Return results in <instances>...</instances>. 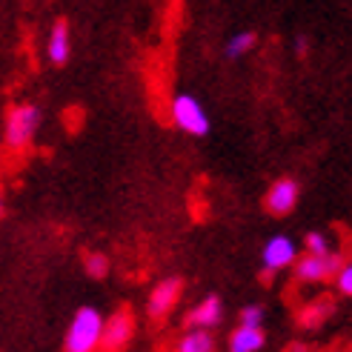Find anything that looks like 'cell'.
Instances as JSON below:
<instances>
[{"instance_id": "1", "label": "cell", "mask_w": 352, "mask_h": 352, "mask_svg": "<svg viewBox=\"0 0 352 352\" xmlns=\"http://www.w3.org/2000/svg\"><path fill=\"white\" fill-rule=\"evenodd\" d=\"M100 329H103V315L95 307H80L66 327L63 352H98Z\"/></svg>"}, {"instance_id": "2", "label": "cell", "mask_w": 352, "mask_h": 352, "mask_svg": "<svg viewBox=\"0 0 352 352\" xmlns=\"http://www.w3.org/2000/svg\"><path fill=\"white\" fill-rule=\"evenodd\" d=\"M41 118H43V112H41V107H34V103H21V107H14L6 118V129H3L6 146L14 152L26 149L41 129Z\"/></svg>"}, {"instance_id": "3", "label": "cell", "mask_w": 352, "mask_h": 352, "mask_svg": "<svg viewBox=\"0 0 352 352\" xmlns=\"http://www.w3.org/2000/svg\"><path fill=\"white\" fill-rule=\"evenodd\" d=\"M172 120L181 132L192 135V138H204L209 135V112L204 109V103L195 95H178L172 100Z\"/></svg>"}, {"instance_id": "4", "label": "cell", "mask_w": 352, "mask_h": 352, "mask_svg": "<svg viewBox=\"0 0 352 352\" xmlns=\"http://www.w3.org/2000/svg\"><path fill=\"white\" fill-rule=\"evenodd\" d=\"M341 263L344 258L338 252L304 255V258H295L292 270H295V280H301V284H324V280H332V275L338 272Z\"/></svg>"}, {"instance_id": "5", "label": "cell", "mask_w": 352, "mask_h": 352, "mask_svg": "<svg viewBox=\"0 0 352 352\" xmlns=\"http://www.w3.org/2000/svg\"><path fill=\"white\" fill-rule=\"evenodd\" d=\"M298 258V243L289 235H275L263 243V252H261V267H263V278H270L280 270L292 267Z\"/></svg>"}, {"instance_id": "6", "label": "cell", "mask_w": 352, "mask_h": 352, "mask_svg": "<svg viewBox=\"0 0 352 352\" xmlns=\"http://www.w3.org/2000/svg\"><path fill=\"white\" fill-rule=\"evenodd\" d=\"M181 292H184V280L181 278H164L152 292H149V301H146V315L152 321H164L169 318V312L178 307L181 301Z\"/></svg>"}, {"instance_id": "7", "label": "cell", "mask_w": 352, "mask_h": 352, "mask_svg": "<svg viewBox=\"0 0 352 352\" xmlns=\"http://www.w3.org/2000/svg\"><path fill=\"white\" fill-rule=\"evenodd\" d=\"M135 336V321L126 309L115 312L112 318H103V329H100V349L103 352H120Z\"/></svg>"}, {"instance_id": "8", "label": "cell", "mask_w": 352, "mask_h": 352, "mask_svg": "<svg viewBox=\"0 0 352 352\" xmlns=\"http://www.w3.org/2000/svg\"><path fill=\"white\" fill-rule=\"evenodd\" d=\"M298 201H301V186H298V181H292V178L275 181L270 186V192H267V209H270V215H275V218L289 215L292 209L298 206Z\"/></svg>"}, {"instance_id": "9", "label": "cell", "mask_w": 352, "mask_h": 352, "mask_svg": "<svg viewBox=\"0 0 352 352\" xmlns=\"http://www.w3.org/2000/svg\"><path fill=\"white\" fill-rule=\"evenodd\" d=\"M223 321V301L218 295H206L204 301H198L186 315V327L189 329H209L212 332Z\"/></svg>"}, {"instance_id": "10", "label": "cell", "mask_w": 352, "mask_h": 352, "mask_svg": "<svg viewBox=\"0 0 352 352\" xmlns=\"http://www.w3.org/2000/svg\"><path fill=\"white\" fill-rule=\"evenodd\" d=\"M46 55H49V63H55V66H63L69 55H72V34H69V26L63 21L52 26L49 41H46Z\"/></svg>"}, {"instance_id": "11", "label": "cell", "mask_w": 352, "mask_h": 352, "mask_svg": "<svg viewBox=\"0 0 352 352\" xmlns=\"http://www.w3.org/2000/svg\"><path fill=\"white\" fill-rule=\"evenodd\" d=\"M267 344V332L263 327H235L230 336V352H261Z\"/></svg>"}, {"instance_id": "12", "label": "cell", "mask_w": 352, "mask_h": 352, "mask_svg": "<svg viewBox=\"0 0 352 352\" xmlns=\"http://www.w3.org/2000/svg\"><path fill=\"white\" fill-rule=\"evenodd\" d=\"M332 309H336V304H332V298H318V301H312L309 307L301 309V315H298V321H301V327L307 329H318L329 315Z\"/></svg>"}, {"instance_id": "13", "label": "cell", "mask_w": 352, "mask_h": 352, "mask_svg": "<svg viewBox=\"0 0 352 352\" xmlns=\"http://www.w3.org/2000/svg\"><path fill=\"white\" fill-rule=\"evenodd\" d=\"M175 352H215V336L209 329H186Z\"/></svg>"}, {"instance_id": "14", "label": "cell", "mask_w": 352, "mask_h": 352, "mask_svg": "<svg viewBox=\"0 0 352 352\" xmlns=\"http://www.w3.org/2000/svg\"><path fill=\"white\" fill-rule=\"evenodd\" d=\"M255 43H258V34L250 32V29H243V32H238V34L230 38V43H226V55L230 58H243L246 52L255 49Z\"/></svg>"}, {"instance_id": "15", "label": "cell", "mask_w": 352, "mask_h": 352, "mask_svg": "<svg viewBox=\"0 0 352 352\" xmlns=\"http://www.w3.org/2000/svg\"><path fill=\"white\" fill-rule=\"evenodd\" d=\"M83 263H86V272H89V278H95V280H103L109 275V258L103 252H89Z\"/></svg>"}, {"instance_id": "16", "label": "cell", "mask_w": 352, "mask_h": 352, "mask_svg": "<svg viewBox=\"0 0 352 352\" xmlns=\"http://www.w3.org/2000/svg\"><path fill=\"white\" fill-rule=\"evenodd\" d=\"M304 250H307V255H327V252H332L329 250V238L324 235V232H307V238H304Z\"/></svg>"}, {"instance_id": "17", "label": "cell", "mask_w": 352, "mask_h": 352, "mask_svg": "<svg viewBox=\"0 0 352 352\" xmlns=\"http://www.w3.org/2000/svg\"><path fill=\"white\" fill-rule=\"evenodd\" d=\"M332 280H336L338 295H344V298H349V295H352V267H349V261H346V263H341L338 272L332 275Z\"/></svg>"}, {"instance_id": "18", "label": "cell", "mask_w": 352, "mask_h": 352, "mask_svg": "<svg viewBox=\"0 0 352 352\" xmlns=\"http://www.w3.org/2000/svg\"><path fill=\"white\" fill-rule=\"evenodd\" d=\"M238 324L241 327H263V307L261 304L243 307L241 315H238Z\"/></svg>"}, {"instance_id": "19", "label": "cell", "mask_w": 352, "mask_h": 352, "mask_svg": "<svg viewBox=\"0 0 352 352\" xmlns=\"http://www.w3.org/2000/svg\"><path fill=\"white\" fill-rule=\"evenodd\" d=\"M295 46H298V55H307V41H304V38H298Z\"/></svg>"}, {"instance_id": "20", "label": "cell", "mask_w": 352, "mask_h": 352, "mask_svg": "<svg viewBox=\"0 0 352 352\" xmlns=\"http://www.w3.org/2000/svg\"><path fill=\"white\" fill-rule=\"evenodd\" d=\"M0 218H3V198H0Z\"/></svg>"}]
</instances>
